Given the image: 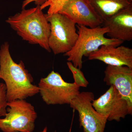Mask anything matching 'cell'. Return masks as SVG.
<instances>
[{"mask_svg":"<svg viewBox=\"0 0 132 132\" xmlns=\"http://www.w3.org/2000/svg\"><path fill=\"white\" fill-rule=\"evenodd\" d=\"M68 0H48L45 4L40 6L42 10L45 9L49 7L47 13L48 15H52L59 13L61 10L65 3Z\"/></svg>","mask_w":132,"mask_h":132,"instance_id":"15","label":"cell"},{"mask_svg":"<svg viewBox=\"0 0 132 132\" xmlns=\"http://www.w3.org/2000/svg\"><path fill=\"white\" fill-rule=\"evenodd\" d=\"M130 3H132V0H128Z\"/></svg>","mask_w":132,"mask_h":132,"instance_id":"19","label":"cell"},{"mask_svg":"<svg viewBox=\"0 0 132 132\" xmlns=\"http://www.w3.org/2000/svg\"><path fill=\"white\" fill-rule=\"evenodd\" d=\"M88 59L98 60L109 65L126 66L132 68V49L125 46L102 45L97 51L91 53Z\"/></svg>","mask_w":132,"mask_h":132,"instance_id":"12","label":"cell"},{"mask_svg":"<svg viewBox=\"0 0 132 132\" xmlns=\"http://www.w3.org/2000/svg\"><path fill=\"white\" fill-rule=\"evenodd\" d=\"M38 87L43 100L48 105L69 104L80 93V87L76 83L66 82L53 71L41 79Z\"/></svg>","mask_w":132,"mask_h":132,"instance_id":"6","label":"cell"},{"mask_svg":"<svg viewBox=\"0 0 132 132\" xmlns=\"http://www.w3.org/2000/svg\"><path fill=\"white\" fill-rule=\"evenodd\" d=\"M88 1L103 22L132 4L128 0Z\"/></svg>","mask_w":132,"mask_h":132,"instance_id":"13","label":"cell"},{"mask_svg":"<svg viewBox=\"0 0 132 132\" xmlns=\"http://www.w3.org/2000/svg\"><path fill=\"white\" fill-rule=\"evenodd\" d=\"M76 27L78 29V39L73 48L64 55L68 57V61L80 69L82 68L83 56L88 57L91 53L97 51L102 45L118 47L124 42L119 40L105 37V35L109 31L106 27L101 26L92 28L78 25Z\"/></svg>","mask_w":132,"mask_h":132,"instance_id":"3","label":"cell"},{"mask_svg":"<svg viewBox=\"0 0 132 132\" xmlns=\"http://www.w3.org/2000/svg\"><path fill=\"white\" fill-rule=\"evenodd\" d=\"M93 93L82 92L74 98L70 107L78 111L80 127L84 132H104L108 116L99 113L92 106L94 100Z\"/></svg>","mask_w":132,"mask_h":132,"instance_id":"7","label":"cell"},{"mask_svg":"<svg viewBox=\"0 0 132 132\" xmlns=\"http://www.w3.org/2000/svg\"><path fill=\"white\" fill-rule=\"evenodd\" d=\"M0 79L5 81L8 102L25 100L39 93L38 86L33 85V78L25 68L23 62H15L6 42L0 47Z\"/></svg>","mask_w":132,"mask_h":132,"instance_id":"1","label":"cell"},{"mask_svg":"<svg viewBox=\"0 0 132 132\" xmlns=\"http://www.w3.org/2000/svg\"><path fill=\"white\" fill-rule=\"evenodd\" d=\"M45 15L50 25L48 45L51 51L55 55L70 51L78 37L75 23L60 13Z\"/></svg>","mask_w":132,"mask_h":132,"instance_id":"4","label":"cell"},{"mask_svg":"<svg viewBox=\"0 0 132 132\" xmlns=\"http://www.w3.org/2000/svg\"><path fill=\"white\" fill-rule=\"evenodd\" d=\"M7 100L6 87L5 83H0V117L5 116L7 113Z\"/></svg>","mask_w":132,"mask_h":132,"instance_id":"16","label":"cell"},{"mask_svg":"<svg viewBox=\"0 0 132 132\" xmlns=\"http://www.w3.org/2000/svg\"><path fill=\"white\" fill-rule=\"evenodd\" d=\"M59 13L66 15L76 24L94 28L103 21L88 0H68Z\"/></svg>","mask_w":132,"mask_h":132,"instance_id":"9","label":"cell"},{"mask_svg":"<svg viewBox=\"0 0 132 132\" xmlns=\"http://www.w3.org/2000/svg\"><path fill=\"white\" fill-rule=\"evenodd\" d=\"M104 73V82L108 86L115 87L127 101L132 114V68L126 66L108 65Z\"/></svg>","mask_w":132,"mask_h":132,"instance_id":"10","label":"cell"},{"mask_svg":"<svg viewBox=\"0 0 132 132\" xmlns=\"http://www.w3.org/2000/svg\"><path fill=\"white\" fill-rule=\"evenodd\" d=\"M67 64L68 68L72 73L75 83L79 87H86L89 82L85 78L84 74L81 71V69L75 67L71 62H68Z\"/></svg>","mask_w":132,"mask_h":132,"instance_id":"14","label":"cell"},{"mask_svg":"<svg viewBox=\"0 0 132 132\" xmlns=\"http://www.w3.org/2000/svg\"><path fill=\"white\" fill-rule=\"evenodd\" d=\"M109 29L106 35L111 39L123 41L132 40V4L103 22Z\"/></svg>","mask_w":132,"mask_h":132,"instance_id":"11","label":"cell"},{"mask_svg":"<svg viewBox=\"0 0 132 132\" xmlns=\"http://www.w3.org/2000/svg\"><path fill=\"white\" fill-rule=\"evenodd\" d=\"M92 106L95 111L108 116V120L120 121L127 114H131L127 101L123 98L115 87L111 86L106 92L97 100H94Z\"/></svg>","mask_w":132,"mask_h":132,"instance_id":"8","label":"cell"},{"mask_svg":"<svg viewBox=\"0 0 132 132\" xmlns=\"http://www.w3.org/2000/svg\"><path fill=\"white\" fill-rule=\"evenodd\" d=\"M39 132H47V127H45L44 128L43 130H42V131H41ZM54 132H56V131H55Z\"/></svg>","mask_w":132,"mask_h":132,"instance_id":"18","label":"cell"},{"mask_svg":"<svg viewBox=\"0 0 132 132\" xmlns=\"http://www.w3.org/2000/svg\"><path fill=\"white\" fill-rule=\"evenodd\" d=\"M6 21L23 40L31 44L39 45L47 52H51L48 45L50 24L40 6L22 9L21 12L9 16Z\"/></svg>","mask_w":132,"mask_h":132,"instance_id":"2","label":"cell"},{"mask_svg":"<svg viewBox=\"0 0 132 132\" xmlns=\"http://www.w3.org/2000/svg\"><path fill=\"white\" fill-rule=\"evenodd\" d=\"M5 118L0 119V130L3 132H33L37 114L32 104L25 100L7 102Z\"/></svg>","mask_w":132,"mask_h":132,"instance_id":"5","label":"cell"},{"mask_svg":"<svg viewBox=\"0 0 132 132\" xmlns=\"http://www.w3.org/2000/svg\"><path fill=\"white\" fill-rule=\"evenodd\" d=\"M48 0H25L22 2V9H25V7L31 3L34 2L36 6H41L45 3Z\"/></svg>","mask_w":132,"mask_h":132,"instance_id":"17","label":"cell"}]
</instances>
